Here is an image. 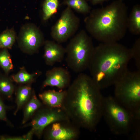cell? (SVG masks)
I'll return each instance as SVG.
<instances>
[{"mask_svg": "<svg viewBox=\"0 0 140 140\" xmlns=\"http://www.w3.org/2000/svg\"><path fill=\"white\" fill-rule=\"evenodd\" d=\"M91 77L80 74L66 90L62 108L80 128L95 130L103 116L104 97Z\"/></svg>", "mask_w": 140, "mask_h": 140, "instance_id": "obj_1", "label": "cell"}, {"mask_svg": "<svg viewBox=\"0 0 140 140\" xmlns=\"http://www.w3.org/2000/svg\"><path fill=\"white\" fill-rule=\"evenodd\" d=\"M130 49L118 42L101 43L95 47L88 68L100 89L114 85L128 71Z\"/></svg>", "mask_w": 140, "mask_h": 140, "instance_id": "obj_2", "label": "cell"}, {"mask_svg": "<svg viewBox=\"0 0 140 140\" xmlns=\"http://www.w3.org/2000/svg\"><path fill=\"white\" fill-rule=\"evenodd\" d=\"M128 10V7L121 0L94 9L84 19L86 29L92 37L102 43L117 42L127 33Z\"/></svg>", "mask_w": 140, "mask_h": 140, "instance_id": "obj_3", "label": "cell"}, {"mask_svg": "<svg viewBox=\"0 0 140 140\" xmlns=\"http://www.w3.org/2000/svg\"><path fill=\"white\" fill-rule=\"evenodd\" d=\"M114 97L130 113L140 119V70L128 71L114 85Z\"/></svg>", "mask_w": 140, "mask_h": 140, "instance_id": "obj_4", "label": "cell"}, {"mask_svg": "<svg viewBox=\"0 0 140 140\" xmlns=\"http://www.w3.org/2000/svg\"><path fill=\"white\" fill-rule=\"evenodd\" d=\"M95 47L86 31L81 30L71 39L65 48L68 66L77 73L87 69Z\"/></svg>", "mask_w": 140, "mask_h": 140, "instance_id": "obj_5", "label": "cell"}, {"mask_svg": "<svg viewBox=\"0 0 140 140\" xmlns=\"http://www.w3.org/2000/svg\"><path fill=\"white\" fill-rule=\"evenodd\" d=\"M103 116L111 131L117 135H129L135 120L114 97L110 96L104 98Z\"/></svg>", "mask_w": 140, "mask_h": 140, "instance_id": "obj_6", "label": "cell"}, {"mask_svg": "<svg viewBox=\"0 0 140 140\" xmlns=\"http://www.w3.org/2000/svg\"><path fill=\"white\" fill-rule=\"evenodd\" d=\"M80 23L79 18L71 8L67 6L52 27L51 37L58 43L64 42L74 34L79 29Z\"/></svg>", "mask_w": 140, "mask_h": 140, "instance_id": "obj_7", "label": "cell"}, {"mask_svg": "<svg viewBox=\"0 0 140 140\" xmlns=\"http://www.w3.org/2000/svg\"><path fill=\"white\" fill-rule=\"evenodd\" d=\"M69 120L62 108H53L45 106L39 108L32 120L24 127H31L34 134L40 138L45 129L49 125L57 122Z\"/></svg>", "mask_w": 140, "mask_h": 140, "instance_id": "obj_8", "label": "cell"}, {"mask_svg": "<svg viewBox=\"0 0 140 140\" xmlns=\"http://www.w3.org/2000/svg\"><path fill=\"white\" fill-rule=\"evenodd\" d=\"M80 128L70 120L57 122L45 128L44 138L47 140H76L80 135Z\"/></svg>", "mask_w": 140, "mask_h": 140, "instance_id": "obj_9", "label": "cell"}, {"mask_svg": "<svg viewBox=\"0 0 140 140\" xmlns=\"http://www.w3.org/2000/svg\"><path fill=\"white\" fill-rule=\"evenodd\" d=\"M21 49L28 53H32L38 51L45 41L43 34L36 26L27 24L21 29L18 38Z\"/></svg>", "mask_w": 140, "mask_h": 140, "instance_id": "obj_10", "label": "cell"}, {"mask_svg": "<svg viewBox=\"0 0 140 140\" xmlns=\"http://www.w3.org/2000/svg\"><path fill=\"white\" fill-rule=\"evenodd\" d=\"M71 76L69 72L61 67H55L47 71L42 88L47 86L55 87L62 90L70 84Z\"/></svg>", "mask_w": 140, "mask_h": 140, "instance_id": "obj_11", "label": "cell"}, {"mask_svg": "<svg viewBox=\"0 0 140 140\" xmlns=\"http://www.w3.org/2000/svg\"><path fill=\"white\" fill-rule=\"evenodd\" d=\"M44 58L47 65L52 66L61 62L66 54L65 48L55 41H45Z\"/></svg>", "mask_w": 140, "mask_h": 140, "instance_id": "obj_12", "label": "cell"}, {"mask_svg": "<svg viewBox=\"0 0 140 140\" xmlns=\"http://www.w3.org/2000/svg\"><path fill=\"white\" fill-rule=\"evenodd\" d=\"M66 90L56 91L54 90L45 91L39 95L45 106L53 108H61Z\"/></svg>", "mask_w": 140, "mask_h": 140, "instance_id": "obj_13", "label": "cell"}, {"mask_svg": "<svg viewBox=\"0 0 140 140\" xmlns=\"http://www.w3.org/2000/svg\"><path fill=\"white\" fill-rule=\"evenodd\" d=\"M127 29L135 35L140 34V5L137 4L132 8L127 22Z\"/></svg>", "mask_w": 140, "mask_h": 140, "instance_id": "obj_14", "label": "cell"}, {"mask_svg": "<svg viewBox=\"0 0 140 140\" xmlns=\"http://www.w3.org/2000/svg\"><path fill=\"white\" fill-rule=\"evenodd\" d=\"M41 74L37 71L32 74L29 73L24 67L20 68L19 71L12 77V80L19 84H29L34 82Z\"/></svg>", "mask_w": 140, "mask_h": 140, "instance_id": "obj_15", "label": "cell"}, {"mask_svg": "<svg viewBox=\"0 0 140 140\" xmlns=\"http://www.w3.org/2000/svg\"><path fill=\"white\" fill-rule=\"evenodd\" d=\"M42 105L41 102L33 93L32 96L25 107L22 124L25 123Z\"/></svg>", "mask_w": 140, "mask_h": 140, "instance_id": "obj_16", "label": "cell"}, {"mask_svg": "<svg viewBox=\"0 0 140 140\" xmlns=\"http://www.w3.org/2000/svg\"><path fill=\"white\" fill-rule=\"evenodd\" d=\"M31 93L32 89L30 86H23L18 88L16 93L17 107L14 114L15 115L16 114L18 111L28 101Z\"/></svg>", "mask_w": 140, "mask_h": 140, "instance_id": "obj_17", "label": "cell"}, {"mask_svg": "<svg viewBox=\"0 0 140 140\" xmlns=\"http://www.w3.org/2000/svg\"><path fill=\"white\" fill-rule=\"evenodd\" d=\"M62 4L84 15L89 14L91 11V8L86 0H63Z\"/></svg>", "mask_w": 140, "mask_h": 140, "instance_id": "obj_18", "label": "cell"}, {"mask_svg": "<svg viewBox=\"0 0 140 140\" xmlns=\"http://www.w3.org/2000/svg\"><path fill=\"white\" fill-rule=\"evenodd\" d=\"M16 38V33L13 28L4 31L0 34V49H11Z\"/></svg>", "mask_w": 140, "mask_h": 140, "instance_id": "obj_19", "label": "cell"}, {"mask_svg": "<svg viewBox=\"0 0 140 140\" xmlns=\"http://www.w3.org/2000/svg\"><path fill=\"white\" fill-rule=\"evenodd\" d=\"M59 6V0H45L43 7V20H47L56 14Z\"/></svg>", "mask_w": 140, "mask_h": 140, "instance_id": "obj_20", "label": "cell"}, {"mask_svg": "<svg viewBox=\"0 0 140 140\" xmlns=\"http://www.w3.org/2000/svg\"><path fill=\"white\" fill-rule=\"evenodd\" d=\"M14 87L11 79L0 74V93L8 98L12 95Z\"/></svg>", "mask_w": 140, "mask_h": 140, "instance_id": "obj_21", "label": "cell"}, {"mask_svg": "<svg viewBox=\"0 0 140 140\" xmlns=\"http://www.w3.org/2000/svg\"><path fill=\"white\" fill-rule=\"evenodd\" d=\"M8 49L5 48L0 50V67L6 75L13 68L11 56Z\"/></svg>", "mask_w": 140, "mask_h": 140, "instance_id": "obj_22", "label": "cell"}, {"mask_svg": "<svg viewBox=\"0 0 140 140\" xmlns=\"http://www.w3.org/2000/svg\"><path fill=\"white\" fill-rule=\"evenodd\" d=\"M131 50L132 58H133L136 65L140 70V39L138 38L133 45Z\"/></svg>", "mask_w": 140, "mask_h": 140, "instance_id": "obj_23", "label": "cell"}, {"mask_svg": "<svg viewBox=\"0 0 140 140\" xmlns=\"http://www.w3.org/2000/svg\"><path fill=\"white\" fill-rule=\"evenodd\" d=\"M32 133L29 131L22 137H10L5 135L0 136V140H27L32 139Z\"/></svg>", "mask_w": 140, "mask_h": 140, "instance_id": "obj_24", "label": "cell"}, {"mask_svg": "<svg viewBox=\"0 0 140 140\" xmlns=\"http://www.w3.org/2000/svg\"><path fill=\"white\" fill-rule=\"evenodd\" d=\"M0 120L8 122L6 114V107L0 97Z\"/></svg>", "mask_w": 140, "mask_h": 140, "instance_id": "obj_25", "label": "cell"}, {"mask_svg": "<svg viewBox=\"0 0 140 140\" xmlns=\"http://www.w3.org/2000/svg\"><path fill=\"white\" fill-rule=\"evenodd\" d=\"M109 0H89V1L93 5H95L97 4L102 5L104 2Z\"/></svg>", "mask_w": 140, "mask_h": 140, "instance_id": "obj_26", "label": "cell"}, {"mask_svg": "<svg viewBox=\"0 0 140 140\" xmlns=\"http://www.w3.org/2000/svg\"><path fill=\"white\" fill-rule=\"evenodd\" d=\"M122 0V1H123L124 0Z\"/></svg>", "mask_w": 140, "mask_h": 140, "instance_id": "obj_27", "label": "cell"}]
</instances>
